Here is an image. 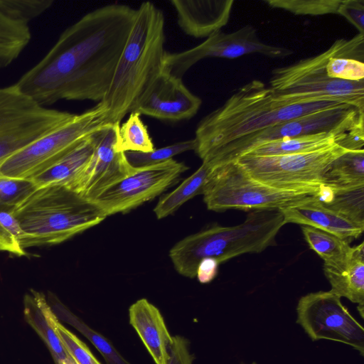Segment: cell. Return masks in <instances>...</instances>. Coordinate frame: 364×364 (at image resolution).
<instances>
[{
    "label": "cell",
    "mask_w": 364,
    "mask_h": 364,
    "mask_svg": "<svg viewBox=\"0 0 364 364\" xmlns=\"http://www.w3.org/2000/svg\"><path fill=\"white\" fill-rule=\"evenodd\" d=\"M136 9L108 4L82 16L16 85L38 104L60 100L100 102L132 29Z\"/></svg>",
    "instance_id": "1"
},
{
    "label": "cell",
    "mask_w": 364,
    "mask_h": 364,
    "mask_svg": "<svg viewBox=\"0 0 364 364\" xmlns=\"http://www.w3.org/2000/svg\"><path fill=\"white\" fill-rule=\"evenodd\" d=\"M345 104L333 100L289 102L263 82L254 80L200 121L195 132L194 151L203 161L221 147L269 127Z\"/></svg>",
    "instance_id": "2"
},
{
    "label": "cell",
    "mask_w": 364,
    "mask_h": 364,
    "mask_svg": "<svg viewBox=\"0 0 364 364\" xmlns=\"http://www.w3.org/2000/svg\"><path fill=\"white\" fill-rule=\"evenodd\" d=\"M164 12L150 1L138 9L112 80L100 102L107 110V122L121 124L162 73L165 44Z\"/></svg>",
    "instance_id": "3"
},
{
    "label": "cell",
    "mask_w": 364,
    "mask_h": 364,
    "mask_svg": "<svg viewBox=\"0 0 364 364\" xmlns=\"http://www.w3.org/2000/svg\"><path fill=\"white\" fill-rule=\"evenodd\" d=\"M285 224L280 210H252L239 225H215L184 237L172 247L169 257L178 273L194 278L203 259H215L220 264L277 245V235Z\"/></svg>",
    "instance_id": "4"
},
{
    "label": "cell",
    "mask_w": 364,
    "mask_h": 364,
    "mask_svg": "<svg viewBox=\"0 0 364 364\" xmlns=\"http://www.w3.org/2000/svg\"><path fill=\"white\" fill-rule=\"evenodd\" d=\"M14 215L21 229L23 250L63 242L107 218L90 200L57 185L38 188Z\"/></svg>",
    "instance_id": "5"
},
{
    "label": "cell",
    "mask_w": 364,
    "mask_h": 364,
    "mask_svg": "<svg viewBox=\"0 0 364 364\" xmlns=\"http://www.w3.org/2000/svg\"><path fill=\"white\" fill-rule=\"evenodd\" d=\"M326 189V185L320 191L272 187L252 178L231 161L213 166L202 195L207 208L215 212L230 209L282 210L317 199L321 200Z\"/></svg>",
    "instance_id": "6"
},
{
    "label": "cell",
    "mask_w": 364,
    "mask_h": 364,
    "mask_svg": "<svg viewBox=\"0 0 364 364\" xmlns=\"http://www.w3.org/2000/svg\"><path fill=\"white\" fill-rule=\"evenodd\" d=\"M109 123L101 102L18 151L0 166V176L31 179Z\"/></svg>",
    "instance_id": "7"
},
{
    "label": "cell",
    "mask_w": 364,
    "mask_h": 364,
    "mask_svg": "<svg viewBox=\"0 0 364 364\" xmlns=\"http://www.w3.org/2000/svg\"><path fill=\"white\" fill-rule=\"evenodd\" d=\"M329 47L323 53L272 72L269 87L282 99L295 103L338 100L364 111V80L353 82L328 76Z\"/></svg>",
    "instance_id": "8"
},
{
    "label": "cell",
    "mask_w": 364,
    "mask_h": 364,
    "mask_svg": "<svg viewBox=\"0 0 364 364\" xmlns=\"http://www.w3.org/2000/svg\"><path fill=\"white\" fill-rule=\"evenodd\" d=\"M341 144L321 150L280 156H242L235 162L252 178L279 189L320 191L332 162L349 151Z\"/></svg>",
    "instance_id": "9"
},
{
    "label": "cell",
    "mask_w": 364,
    "mask_h": 364,
    "mask_svg": "<svg viewBox=\"0 0 364 364\" xmlns=\"http://www.w3.org/2000/svg\"><path fill=\"white\" fill-rule=\"evenodd\" d=\"M75 114L40 105L16 83L0 87V166Z\"/></svg>",
    "instance_id": "10"
},
{
    "label": "cell",
    "mask_w": 364,
    "mask_h": 364,
    "mask_svg": "<svg viewBox=\"0 0 364 364\" xmlns=\"http://www.w3.org/2000/svg\"><path fill=\"white\" fill-rule=\"evenodd\" d=\"M364 123V111L351 105L319 110L277 124L231 142L203 161L213 166L235 161L248 149L269 141L319 133H340Z\"/></svg>",
    "instance_id": "11"
},
{
    "label": "cell",
    "mask_w": 364,
    "mask_h": 364,
    "mask_svg": "<svg viewBox=\"0 0 364 364\" xmlns=\"http://www.w3.org/2000/svg\"><path fill=\"white\" fill-rule=\"evenodd\" d=\"M296 323L313 341L329 340L350 346L364 356V328L329 291L311 292L298 301Z\"/></svg>",
    "instance_id": "12"
},
{
    "label": "cell",
    "mask_w": 364,
    "mask_h": 364,
    "mask_svg": "<svg viewBox=\"0 0 364 364\" xmlns=\"http://www.w3.org/2000/svg\"><path fill=\"white\" fill-rule=\"evenodd\" d=\"M173 159L143 167L106 188L90 201L106 217L125 213L154 199L173 185L188 169Z\"/></svg>",
    "instance_id": "13"
},
{
    "label": "cell",
    "mask_w": 364,
    "mask_h": 364,
    "mask_svg": "<svg viewBox=\"0 0 364 364\" xmlns=\"http://www.w3.org/2000/svg\"><path fill=\"white\" fill-rule=\"evenodd\" d=\"M252 53L283 58L291 55L293 51L284 47L264 43L259 38L257 30L247 25L231 33L216 32L201 43L183 51H166L163 71L183 78L193 65L205 58L233 59Z\"/></svg>",
    "instance_id": "14"
},
{
    "label": "cell",
    "mask_w": 364,
    "mask_h": 364,
    "mask_svg": "<svg viewBox=\"0 0 364 364\" xmlns=\"http://www.w3.org/2000/svg\"><path fill=\"white\" fill-rule=\"evenodd\" d=\"M120 124L109 123L96 134L92 156L69 188L90 200L99 193L134 171L124 152L116 149Z\"/></svg>",
    "instance_id": "15"
},
{
    "label": "cell",
    "mask_w": 364,
    "mask_h": 364,
    "mask_svg": "<svg viewBox=\"0 0 364 364\" xmlns=\"http://www.w3.org/2000/svg\"><path fill=\"white\" fill-rule=\"evenodd\" d=\"M202 104L182 78L162 73L141 97L133 112L159 120L179 122L194 117Z\"/></svg>",
    "instance_id": "16"
},
{
    "label": "cell",
    "mask_w": 364,
    "mask_h": 364,
    "mask_svg": "<svg viewBox=\"0 0 364 364\" xmlns=\"http://www.w3.org/2000/svg\"><path fill=\"white\" fill-rule=\"evenodd\" d=\"M177 23L187 35L208 38L225 26L230 18L232 0H171Z\"/></svg>",
    "instance_id": "17"
},
{
    "label": "cell",
    "mask_w": 364,
    "mask_h": 364,
    "mask_svg": "<svg viewBox=\"0 0 364 364\" xmlns=\"http://www.w3.org/2000/svg\"><path fill=\"white\" fill-rule=\"evenodd\" d=\"M323 272L331 285V291L356 304L364 318V242L351 247L343 259L323 263Z\"/></svg>",
    "instance_id": "18"
},
{
    "label": "cell",
    "mask_w": 364,
    "mask_h": 364,
    "mask_svg": "<svg viewBox=\"0 0 364 364\" xmlns=\"http://www.w3.org/2000/svg\"><path fill=\"white\" fill-rule=\"evenodd\" d=\"M129 318L155 363L166 364L172 336L159 309L140 299L130 306Z\"/></svg>",
    "instance_id": "19"
},
{
    "label": "cell",
    "mask_w": 364,
    "mask_h": 364,
    "mask_svg": "<svg viewBox=\"0 0 364 364\" xmlns=\"http://www.w3.org/2000/svg\"><path fill=\"white\" fill-rule=\"evenodd\" d=\"M287 223L313 227L349 244L363 232L361 228L327 208L319 199L280 210Z\"/></svg>",
    "instance_id": "20"
},
{
    "label": "cell",
    "mask_w": 364,
    "mask_h": 364,
    "mask_svg": "<svg viewBox=\"0 0 364 364\" xmlns=\"http://www.w3.org/2000/svg\"><path fill=\"white\" fill-rule=\"evenodd\" d=\"M96 134L84 140L63 158L31 180L38 188L57 185L70 188L83 172L92 156Z\"/></svg>",
    "instance_id": "21"
},
{
    "label": "cell",
    "mask_w": 364,
    "mask_h": 364,
    "mask_svg": "<svg viewBox=\"0 0 364 364\" xmlns=\"http://www.w3.org/2000/svg\"><path fill=\"white\" fill-rule=\"evenodd\" d=\"M49 309L47 298L42 292L32 289L25 294L23 316L26 321L46 345L55 363L62 364L69 353L49 321Z\"/></svg>",
    "instance_id": "22"
},
{
    "label": "cell",
    "mask_w": 364,
    "mask_h": 364,
    "mask_svg": "<svg viewBox=\"0 0 364 364\" xmlns=\"http://www.w3.org/2000/svg\"><path fill=\"white\" fill-rule=\"evenodd\" d=\"M350 131L340 133H319L272 141L257 145L248 149L242 156H269L302 154L321 150L338 144L343 146Z\"/></svg>",
    "instance_id": "23"
},
{
    "label": "cell",
    "mask_w": 364,
    "mask_h": 364,
    "mask_svg": "<svg viewBox=\"0 0 364 364\" xmlns=\"http://www.w3.org/2000/svg\"><path fill=\"white\" fill-rule=\"evenodd\" d=\"M47 301L58 319L70 325L87 338L101 353L107 364H130L107 338L90 327L55 295L49 293Z\"/></svg>",
    "instance_id": "24"
},
{
    "label": "cell",
    "mask_w": 364,
    "mask_h": 364,
    "mask_svg": "<svg viewBox=\"0 0 364 364\" xmlns=\"http://www.w3.org/2000/svg\"><path fill=\"white\" fill-rule=\"evenodd\" d=\"M173 191L162 196L154 212L158 219H163L174 213L183 204L198 195H202L207 178L213 168L206 161Z\"/></svg>",
    "instance_id": "25"
},
{
    "label": "cell",
    "mask_w": 364,
    "mask_h": 364,
    "mask_svg": "<svg viewBox=\"0 0 364 364\" xmlns=\"http://www.w3.org/2000/svg\"><path fill=\"white\" fill-rule=\"evenodd\" d=\"M333 191L364 186V149L349 151L335 159L324 177Z\"/></svg>",
    "instance_id": "26"
},
{
    "label": "cell",
    "mask_w": 364,
    "mask_h": 364,
    "mask_svg": "<svg viewBox=\"0 0 364 364\" xmlns=\"http://www.w3.org/2000/svg\"><path fill=\"white\" fill-rule=\"evenodd\" d=\"M31 38L28 25L14 21L0 11V69L17 59Z\"/></svg>",
    "instance_id": "27"
},
{
    "label": "cell",
    "mask_w": 364,
    "mask_h": 364,
    "mask_svg": "<svg viewBox=\"0 0 364 364\" xmlns=\"http://www.w3.org/2000/svg\"><path fill=\"white\" fill-rule=\"evenodd\" d=\"M116 149L119 152H149L154 145L146 125L142 122L141 114L136 112L129 113L127 119L120 124Z\"/></svg>",
    "instance_id": "28"
},
{
    "label": "cell",
    "mask_w": 364,
    "mask_h": 364,
    "mask_svg": "<svg viewBox=\"0 0 364 364\" xmlns=\"http://www.w3.org/2000/svg\"><path fill=\"white\" fill-rule=\"evenodd\" d=\"M301 231L310 249L313 250L324 263H333L343 259L351 249L348 242L321 230L301 225Z\"/></svg>",
    "instance_id": "29"
},
{
    "label": "cell",
    "mask_w": 364,
    "mask_h": 364,
    "mask_svg": "<svg viewBox=\"0 0 364 364\" xmlns=\"http://www.w3.org/2000/svg\"><path fill=\"white\" fill-rule=\"evenodd\" d=\"M323 204L358 226L364 228V186L336 190L331 200Z\"/></svg>",
    "instance_id": "30"
},
{
    "label": "cell",
    "mask_w": 364,
    "mask_h": 364,
    "mask_svg": "<svg viewBox=\"0 0 364 364\" xmlns=\"http://www.w3.org/2000/svg\"><path fill=\"white\" fill-rule=\"evenodd\" d=\"M342 0H264L269 7L295 15L322 16L338 14Z\"/></svg>",
    "instance_id": "31"
},
{
    "label": "cell",
    "mask_w": 364,
    "mask_h": 364,
    "mask_svg": "<svg viewBox=\"0 0 364 364\" xmlns=\"http://www.w3.org/2000/svg\"><path fill=\"white\" fill-rule=\"evenodd\" d=\"M196 146L194 139L177 142L149 152L127 151L124 153L128 162L133 167H143L154 165L172 159L181 153L195 150Z\"/></svg>",
    "instance_id": "32"
},
{
    "label": "cell",
    "mask_w": 364,
    "mask_h": 364,
    "mask_svg": "<svg viewBox=\"0 0 364 364\" xmlns=\"http://www.w3.org/2000/svg\"><path fill=\"white\" fill-rule=\"evenodd\" d=\"M38 188L31 179L0 176V209L14 212Z\"/></svg>",
    "instance_id": "33"
},
{
    "label": "cell",
    "mask_w": 364,
    "mask_h": 364,
    "mask_svg": "<svg viewBox=\"0 0 364 364\" xmlns=\"http://www.w3.org/2000/svg\"><path fill=\"white\" fill-rule=\"evenodd\" d=\"M48 316L65 348L78 364H101L87 345L60 323L50 306Z\"/></svg>",
    "instance_id": "34"
},
{
    "label": "cell",
    "mask_w": 364,
    "mask_h": 364,
    "mask_svg": "<svg viewBox=\"0 0 364 364\" xmlns=\"http://www.w3.org/2000/svg\"><path fill=\"white\" fill-rule=\"evenodd\" d=\"M53 0H0V11L9 18L28 25L53 4Z\"/></svg>",
    "instance_id": "35"
},
{
    "label": "cell",
    "mask_w": 364,
    "mask_h": 364,
    "mask_svg": "<svg viewBox=\"0 0 364 364\" xmlns=\"http://www.w3.org/2000/svg\"><path fill=\"white\" fill-rule=\"evenodd\" d=\"M21 229L14 212L0 209V251L18 257L26 255V252L21 245Z\"/></svg>",
    "instance_id": "36"
},
{
    "label": "cell",
    "mask_w": 364,
    "mask_h": 364,
    "mask_svg": "<svg viewBox=\"0 0 364 364\" xmlns=\"http://www.w3.org/2000/svg\"><path fill=\"white\" fill-rule=\"evenodd\" d=\"M338 14L353 25L358 33L364 34V0H342Z\"/></svg>",
    "instance_id": "37"
},
{
    "label": "cell",
    "mask_w": 364,
    "mask_h": 364,
    "mask_svg": "<svg viewBox=\"0 0 364 364\" xmlns=\"http://www.w3.org/2000/svg\"><path fill=\"white\" fill-rule=\"evenodd\" d=\"M193 360L187 339L178 335L172 336L166 364H193Z\"/></svg>",
    "instance_id": "38"
},
{
    "label": "cell",
    "mask_w": 364,
    "mask_h": 364,
    "mask_svg": "<svg viewBox=\"0 0 364 364\" xmlns=\"http://www.w3.org/2000/svg\"><path fill=\"white\" fill-rule=\"evenodd\" d=\"M219 264V262L215 259H202L196 270L198 280L202 284L210 282L218 274Z\"/></svg>",
    "instance_id": "39"
},
{
    "label": "cell",
    "mask_w": 364,
    "mask_h": 364,
    "mask_svg": "<svg viewBox=\"0 0 364 364\" xmlns=\"http://www.w3.org/2000/svg\"><path fill=\"white\" fill-rule=\"evenodd\" d=\"M62 364H78V363L69 354L68 357L63 361Z\"/></svg>",
    "instance_id": "40"
},
{
    "label": "cell",
    "mask_w": 364,
    "mask_h": 364,
    "mask_svg": "<svg viewBox=\"0 0 364 364\" xmlns=\"http://www.w3.org/2000/svg\"><path fill=\"white\" fill-rule=\"evenodd\" d=\"M251 364H257V363H251Z\"/></svg>",
    "instance_id": "41"
}]
</instances>
